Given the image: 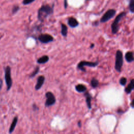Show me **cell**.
Segmentation results:
<instances>
[{
	"mask_svg": "<svg viewBox=\"0 0 134 134\" xmlns=\"http://www.w3.org/2000/svg\"><path fill=\"white\" fill-rule=\"evenodd\" d=\"M84 96H85V102H86V104L88 109H91L92 108L91 100L92 99V96L91 94L88 92L85 91L84 93Z\"/></svg>",
	"mask_w": 134,
	"mask_h": 134,
	"instance_id": "11",
	"label": "cell"
},
{
	"mask_svg": "<svg viewBox=\"0 0 134 134\" xmlns=\"http://www.w3.org/2000/svg\"><path fill=\"white\" fill-rule=\"evenodd\" d=\"M37 39L42 43H48L54 40L53 37L48 34H41L38 36Z\"/></svg>",
	"mask_w": 134,
	"mask_h": 134,
	"instance_id": "8",
	"label": "cell"
},
{
	"mask_svg": "<svg viewBox=\"0 0 134 134\" xmlns=\"http://www.w3.org/2000/svg\"><path fill=\"white\" fill-rule=\"evenodd\" d=\"M3 85V81L1 79H0V90H1Z\"/></svg>",
	"mask_w": 134,
	"mask_h": 134,
	"instance_id": "30",
	"label": "cell"
},
{
	"mask_svg": "<svg viewBox=\"0 0 134 134\" xmlns=\"http://www.w3.org/2000/svg\"><path fill=\"white\" fill-rule=\"evenodd\" d=\"M125 59L128 63H131L134 61L133 51H128L125 54Z\"/></svg>",
	"mask_w": 134,
	"mask_h": 134,
	"instance_id": "13",
	"label": "cell"
},
{
	"mask_svg": "<svg viewBox=\"0 0 134 134\" xmlns=\"http://www.w3.org/2000/svg\"><path fill=\"white\" fill-rule=\"evenodd\" d=\"M117 113L118 114H124L125 113V111L122 110V109H118L117 111Z\"/></svg>",
	"mask_w": 134,
	"mask_h": 134,
	"instance_id": "26",
	"label": "cell"
},
{
	"mask_svg": "<svg viewBox=\"0 0 134 134\" xmlns=\"http://www.w3.org/2000/svg\"><path fill=\"white\" fill-rule=\"evenodd\" d=\"M94 43H91V45H90V48L91 49H92V48H94Z\"/></svg>",
	"mask_w": 134,
	"mask_h": 134,
	"instance_id": "31",
	"label": "cell"
},
{
	"mask_svg": "<svg viewBox=\"0 0 134 134\" xmlns=\"http://www.w3.org/2000/svg\"><path fill=\"white\" fill-rule=\"evenodd\" d=\"M4 79L7 87V91H8L10 90L12 85H13V81L11 77V69L9 66H7L5 68L4 71Z\"/></svg>",
	"mask_w": 134,
	"mask_h": 134,
	"instance_id": "5",
	"label": "cell"
},
{
	"mask_svg": "<svg viewBox=\"0 0 134 134\" xmlns=\"http://www.w3.org/2000/svg\"><path fill=\"white\" fill-rule=\"evenodd\" d=\"M45 97L46 100L44 103V106L46 107H49L53 106L56 103V98L54 95L51 92L48 91L46 93Z\"/></svg>",
	"mask_w": 134,
	"mask_h": 134,
	"instance_id": "7",
	"label": "cell"
},
{
	"mask_svg": "<svg viewBox=\"0 0 134 134\" xmlns=\"http://www.w3.org/2000/svg\"><path fill=\"white\" fill-rule=\"evenodd\" d=\"M67 23H68V25L71 28H75L79 25V23L77 21V20L73 17H69L68 18Z\"/></svg>",
	"mask_w": 134,
	"mask_h": 134,
	"instance_id": "10",
	"label": "cell"
},
{
	"mask_svg": "<svg viewBox=\"0 0 134 134\" xmlns=\"http://www.w3.org/2000/svg\"><path fill=\"white\" fill-rule=\"evenodd\" d=\"M68 27L64 24H61V35L64 37H66L68 35Z\"/></svg>",
	"mask_w": 134,
	"mask_h": 134,
	"instance_id": "17",
	"label": "cell"
},
{
	"mask_svg": "<svg viewBox=\"0 0 134 134\" xmlns=\"http://www.w3.org/2000/svg\"><path fill=\"white\" fill-rule=\"evenodd\" d=\"M116 14V10L115 9H108L100 18L99 23H104L111 18H113Z\"/></svg>",
	"mask_w": 134,
	"mask_h": 134,
	"instance_id": "6",
	"label": "cell"
},
{
	"mask_svg": "<svg viewBox=\"0 0 134 134\" xmlns=\"http://www.w3.org/2000/svg\"><path fill=\"white\" fill-rule=\"evenodd\" d=\"M134 90V80L132 79L128 85L125 87L124 91L127 94H130Z\"/></svg>",
	"mask_w": 134,
	"mask_h": 134,
	"instance_id": "12",
	"label": "cell"
},
{
	"mask_svg": "<svg viewBox=\"0 0 134 134\" xmlns=\"http://www.w3.org/2000/svg\"><path fill=\"white\" fill-rule=\"evenodd\" d=\"M128 8L130 12L133 14L134 13V0H129Z\"/></svg>",
	"mask_w": 134,
	"mask_h": 134,
	"instance_id": "20",
	"label": "cell"
},
{
	"mask_svg": "<svg viewBox=\"0 0 134 134\" xmlns=\"http://www.w3.org/2000/svg\"><path fill=\"white\" fill-rule=\"evenodd\" d=\"M98 64H99V62L98 61L92 62V61H87L83 60L79 62V63L77 65V69L79 70L82 71V72H86V70L85 68V66H87L91 68H94L97 66Z\"/></svg>",
	"mask_w": 134,
	"mask_h": 134,
	"instance_id": "4",
	"label": "cell"
},
{
	"mask_svg": "<svg viewBox=\"0 0 134 134\" xmlns=\"http://www.w3.org/2000/svg\"><path fill=\"white\" fill-rule=\"evenodd\" d=\"M133 102H134V100L133 99H132V100L130 104V105L132 108H133Z\"/></svg>",
	"mask_w": 134,
	"mask_h": 134,
	"instance_id": "28",
	"label": "cell"
},
{
	"mask_svg": "<svg viewBox=\"0 0 134 134\" xmlns=\"http://www.w3.org/2000/svg\"><path fill=\"white\" fill-rule=\"evenodd\" d=\"M124 63V58L122 52L120 50H117L115 54V69L118 72H121Z\"/></svg>",
	"mask_w": 134,
	"mask_h": 134,
	"instance_id": "3",
	"label": "cell"
},
{
	"mask_svg": "<svg viewBox=\"0 0 134 134\" xmlns=\"http://www.w3.org/2000/svg\"><path fill=\"white\" fill-rule=\"evenodd\" d=\"M77 126H79V127H81L82 126V122L81 120H79L77 122Z\"/></svg>",
	"mask_w": 134,
	"mask_h": 134,
	"instance_id": "29",
	"label": "cell"
},
{
	"mask_svg": "<svg viewBox=\"0 0 134 134\" xmlns=\"http://www.w3.org/2000/svg\"><path fill=\"white\" fill-rule=\"evenodd\" d=\"M18 119L17 116H16V117H15L14 118V119H13V121H12V123L10 124L9 129V133H12L14 131V129H15V128L16 127V126L17 125V121H18Z\"/></svg>",
	"mask_w": 134,
	"mask_h": 134,
	"instance_id": "15",
	"label": "cell"
},
{
	"mask_svg": "<svg viewBox=\"0 0 134 134\" xmlns=\"http://www.w3.org/2000/svg\"><path fill=\"white\" fill-rule=\"evenodd\" d=\"M49 60V56L47 55H43L42 57L39 58L37 60V63L38 64H45L47 63Z\"/></svg>",
	"mask_w": 134,
	"mask_h": 134,
	"instance_id": "14",
	"label": "cell"
},
{
	"mask_svg": "<svg viewBox=\"0 0 134 134\" xmlns=\"http://www.w3.org/2000/svg\"><path fill=\"white\" fill-rule=\"evenodd\" d=\"M99 22H98L97 21H94V22H93L92 23V25L94 26H97L98 25V24H99Z\"/></svg>",
	"mask_w": 134,
	"mask_h": 134,
	"instance_id": "27",
	"label": "cell"
},
{
	"mask_svg": "<svg viewBox=\"0 0 134 134\" xmlns=\"http://www.w3.org/2000/svg\"><path fill=\"white\" fill-rule=\"evenodd\" d=\"M45 80H46V78L43 75H40L37 77V82L35 86V89L36 91H38L41 89V88L42 87V86H43Z\"/></svg>",
	"mask_w": 134,
	"mask_h": 134,
	"instance_id": "9",
	"label": "cell"
},
{
	"mask_svg": "<svg viewBox=\"0 0 134 134\" xmlns=\"http://www.w3.org/2000/svg\"><path fill=\"white\" fill-rule=\"evenodd\" d=\"M90 84L92 88H95L98 87V84H99V81L98 80L96 79L95 77H93L91 80V82H90Z\"/></svg>",
	"mask_w": 134,
	"mask_h": 134,
	"instance_id": "18",
	"label": "cell"
},
{
	"mask_svg": "<svg viewBox=\"0 0 134 134\" xmlns=\"http://www.w3.org/2000/svg\"><path fill=\"white\" fill-rule=\"evenodd\" d=\"M39 71H40V67H39V66H38V65L36 66V68H35L34 70L32 71V72L29 75V78L31 79V78L34 77L39 73Z\"/></svg>",
	"mask_w": 134,
	"mask_h": 134,
	"instance_id": "19",
	"label": "cell"
},
{
	"mask_svg": "<svg viewBox=\"0 0 134 134\" xmlns=\"http://www.w3.org/2000/svg\"><path fill=\"white\" fill-rule=\"evenodd\" d=\"M54 4L52 6L49 4H43L38 10L37 18L41 21L43 22L44 20L50 15L53 14Z\"/></svg>",
	"mask_w": 134,
	"mask_h": 134,
	"instance_id": "1",
	"label": "cell"
},
{
	"mask_svg": "<svg viewBox=\"0 0 134 134\" xmlns=\"http://www.w3.org/2000/svg\"><path fill=\"white\" fill-rule=\"evenodd\" d=\"M86 1H90V0H86Z\"/></svg>",
	"mask_w": 134,
	"mask_h": 134,
	"instance_id": "32",
	"label": "cell"
},
{
	"mask_svg": "<svg viewBox=\"0 0 134 134\" xmlns=\"http://www.w3.org/2000/svg\"><path fill=\"white\" fill-rule=\"evenodd\" d=\"M20 9V7L18 5H15L13 6V8H12V14L13 15L15 14L16 13H17L19 10Z\"/></svg>",
	"mask_w": 134,
	"mask_h": 134,
	"instance_id": "22",
	"label": "cell"
},
{
	"mask_svg": "<svg viewBox=\"0 0 134 134\" xmlns=\"http://www.w3.org/2000/svg\"><path fill=\"white\" fill-rule=\"evenodd\" d=\"M36 0H23L22 2V3L24 5H29V4L33 3Z\"/></svg>",
	"mask_w": 134,
	"mask_h": 134,
	"instance_id": "23",
	"label": "cell"
},
{
	"mask_svg": "<svg viewBox=\"0 0 134 134\" xmlns=\"http://www.w3.org/2000/svg\"><path fill=\"white\" fill-rule=\"evenodd\" d=\"M32 107L33 110L34 111H37L39 110V107L36 104H33L32 105Z\"/></svg>",
	"mask_w": 134,
	"mask_h": 134,
	"instance_id": "24",
	"label": "cell"
},
{
	"mask_svg": "<svg viewBox=\"0 0 134 134\" xmlns=\"http://www.w3.org/2000/svg\"><path fill=\"white\" fill-rule=\"evenodd\" d=\"M63 5H64V8L65 9L67 8L68 6V0H64Z\"/></svg>",
	"mask_w": 134,
	"mask_h": 134,
	"instance_id": "25",
	"label": "cell"
},
{
	"mask_svg": "<svg viewBox=\"0 0 134 134\" xmlns=\"http://www.w3.org/2000/svg\"><path fill=\"white\" fill-rule=\"evenodd\" d=\"M127 79L125 77H121L119 81V83L121 86H125L126 84H127Z\"/></svg>",
	"mask_w": 134,
	"mask_h": 134,
	"instance_id": "21",
	"label": "cell"
},
{
	"mask_svg": "<svg viewBox=\"0 0 134 134\" xmlns=\"http://www.w3.org/2000/svg\"><path fill=\"white\" fill-rule=\"evenodd\" d=\"M127 13L126 12H122L120 13L115 18L114 21L112 23L111 25V34L113 35H115L117 33L119 28V22L124 18L126 16Z\"/></svg>",
	"mask_w": 134,
	"mask_h": 134,
	"instance_id": "2",
	"label": "cell"
},
{
	"mask_svg": "<svg viewBox=\"0 0 134 134\" xmlns=\"http://www.w3.org/2000/svg\"><path fill=\"white\" fill-rule=\"evenodd\" d=\"M75 89L79 93H84L87 91L86 87L82 84H79L76 85L75 86Z\"/></svg>",
	"mask_w": 134,
	"mask_h": 134,
	"instance_id": "16",
	"label": "cell"
}]
</instances>
